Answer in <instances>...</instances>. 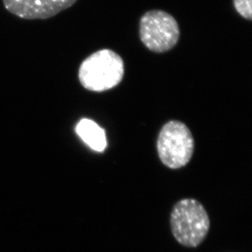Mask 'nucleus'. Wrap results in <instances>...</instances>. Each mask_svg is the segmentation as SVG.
<instances>
[{
    "mask_svg": "<svg viewBox=\"0 0 252 252\" xmlns=\"http://www.w3.org/2000/svg\"><path fill=\"white\" fill-rule=\"evenodd\" d=\"M170 226L177 243L186 248L201 245L209 233L210 217L204 206L194 198H184L174 205Z\"/></svg>",
    "mask_w": 252,
    "mask_h": 252,
    "instance_id": "f257e3e1",
    "label": "nucleus"
},
{
    "mask_svg": "<svg viewBox=\"0 0 252 252\" xmlns=\"http://www.w3.org/2000/svg\"><path fill=\"white\" fill-rule=\"evenodd\" d=\"M124 76V60L110 49H102L87 57L79 69V79L87 90L102 93L115 88Z\"/></svg>",
    "mask_w": 252,
    "mask_h": 252,
    "instance_id": "f03ea898",
    "label": "nucleus"
},
{
    "mask_svg": "<svg viewBox=\"0 0 252 252\" xmlns=\"http://www.w3.org/2000/svg\"><path fill=\"white\" fill-rule=\"evenodd\" d=\"M194 146L193 134L186 124L178 120L167 122L158 136V158L170 169L186 167L192 159Z\"/></svg>",
    "mask_w": 252,
    "mask_h": 252,
    "instance_id": "7ed1b4c3",
    "label": "nucleus"
},
{
    "mask_svg": "<svg viewBox=\"0 0 252 252\" xmlns=\"http://www.w3.org/2000/svg\"><path fill=\"white\" fill-rule=\"evenodd\" d=\"M139 34L143 44L153 53H164L178 43L181 31L175 17L162 10H150L140 20Z\"/></svg>",
    "mask_w": 252,
    "mask_h": 252,
    "instance_id": "20e7f679",
    "label": "nucleus"
},
{
    "mask_svg": "<svg viewBox=\"0 0 252 252\" xmlns=\"http://www.w3.org/2000/svg\"><path fill=\"white\" fill-rule=\"evenodd\" d=\"M78 0H2L12 14L26 20L48 19L71 7Z\"/></svg>",
    "mask_w": 252,
    "mask_h": 252,
    "instance_id": "39448f33",
    "label": "nucleus"
},
{
    "mask_svg": "<svg viewBox=\"0 0 252 252\" xmlns=\"http://www.w3.org/2000/svg\"><path fill=\"white\" fill-rule=\"evenodd\" d=\"M75 131L86 145L94 151L102 153L107 147L105 130L92 119H81L77 124Z\"/></svg>",
    "mask_w": 252,
    "mask_h": 252,
    "instance_id": "423d86ee",
    "label": "nucleus"
},
{
    "mask_svg": "<svg viewBox=\"0 0 252 252\" xmlns=\"http://www.w3.org/2000/svg\"><path fill=\"white\" fill-rule=\"evenodd\" d=\"M233 6L243 18L252 19V0H233Z\"/></svg>",
    "mask_w": 252,
    "mask_h": 252,
    "instance_id": "0eeeda50",
    "label": "nucleus"
}]
</instances>
